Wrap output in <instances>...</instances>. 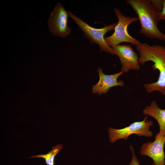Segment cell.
Masks as SVG:
<instances>
[{"instance_id": "obj_1", "label": "cell", "mask_w": 165, "mask_h": 165, "mask_svg": "<svg viewBox=\"0 0 165 165\" xmlns=\"http://www.w3.org/2000/svg\"><path fill=\"white\" fill-rule=\"evenodd\" d=\"M139 52V64L143 65L147 62L151 61L153 70H158L159 75L157 80L150 83L144 85L148 93L157 91L165 95V47L160 45L151 46L146 42L140 43L136 46Z\"/></svg>"}, {"instance_id": "obj_2", "label": "cell", "mask_w": 165, "mask_h": 165, "mask_svg": "<svg viewBox=\"0 0 165 165\" xmlns=\"http://www.w3.org/2000/svg\"><path fill=\"white\" fill-rule=\"evenodd\" d=\"M138 16L140 21V33L149 38L165 41V34L157 27L159 13L152 5L150 0H127Z\"/></svg>"}, {"instance_id": "obj_3", "label": "cell", "mask_w": 165, "mask_h": 165, "mask_svg": "<svg viewBox=\"0 0 165 165\" xmlns=\"http://www.w3.org/2000/svg\"><path fill=\"white\" fill-rule=\"evenodd\" d=\"M68 16L72 19L83 34V36L93 44H97L100 52H105L115 55L111 47L105 41L104 35L108 31L114 30L117 23H114L101 28L91 27L80 18L77 17L70 11H68Z\"/></svg>"}, {"instance_id": "obj_4", "label": "cell", "mask_w": 165, "mask_h": 165, "mask_svg": "<svg viewBox=\"0 0 165 165\" xmlns=\"http://www.w3.org/2000/svg\"><path fill=\"white\" fill-rule=\"evenodd\" d=\"M114 11L118 18V22L115 27L114 33L105 38L106 43L111 47L123 42L130 43L136 46L140 43V41L131 36L127 30L129 25L138 20V18L125 16L117 8H114Z\"/></svg>"}, {"instance_id": "obj_5", "label": "cell", "mask_w": 165, "mask_h": 165, "mask_svg": "<svg viewBox=\"0 0 165 165\" xmlns=\"http://www.w3.org/2000/svg\"><path fill=\"white\" fill-rule=\"evenodd\" d=\"M148 116H147L142 121L134 122L122 129H116L109 127L108 131L110 142L113 143L120 139L126 140L128 137L132 134L140 137H152L153 133L149 129L150 126H153V123L152 121L147 119Z\"/></svg>"}, {"instance_id": "obj_6", "label": "cell", "mask_w": 165, "mask_h": 165, "mask_svg": "<svg viewBox=\"0 0 165 165\" xmlns=\"http://www.w3.org/2000/svg\"><path fill=\"white\" fill-rule=\"evenodd\" d=\"M68 12L60 2H57L50 14L48 25L54 36L64 38L69 35L71 28L68 26Z\"/></svg>"}, {"instance_id": "obj_7", "label": "cell", "mask_w": 165, "mask_h": 165, "mask_svg": "<svg viewBox=\"0 0 165 165\" xmlns=\"http://www.w3.org/2000/svg\"><path fill=\"white\" fill-rule=\"evenodd\" d=\"M165 137L158 132L153 142L148 141L142 145L140 149L141 154L151 158L153 160L152 165H165Z\"/></svg>"}, {"instance_id": "obj_8", "label": "cell", "mask_w": 165, "mask_h": 165, "mask_svg": "<svg viewBox=\"0 0 165 165\" xmlns=\"http://www.w3.org/2000/svg\"><path fill=\"white\" fill-rule=\"evenodd\" d=\"M111 47L115 55L119 58L122 66L121 71L127 73L130 70H140L138 55L130 45L119 44Z\"/></svg>"}, {"instance_id": "obj_9", "label": "cell", "mask_w": 165, "mask_h": 165, "mask_svg": "<svg viewBox=\"0 0 165 165\" xmlns=\"http://www.w3.org/2000/svg\"><path fill=\"white\" fill-rule=\"evenodd\" d=\"M97 72L99 79L98 82L93 86L92 93L94 94L101 95L107 93L110 89L117 86H124V84L122 80H118V78L123 73L120 72L114 74L108 75L104 73L102 69L99 68Z\"/></svg>"}, {"instance_id": "obj_10", "label": "cell", "mask_w": 165, "mask_h": 165, "mask_svg": "<svg viewBox=\"0 0 165 165\" xmlns=\"http://www.w3.org/2000/svg\"><path fill=\"white\" fill-rule=\"evenodd\" d=\"M143 113L153 117L157 121L160 127L159 132L165 137V109L160 108L157 102L153 100L149 105L144 108Z\"/></svg>"}, {"instance_id": "obj_11", "label": "cell", "mask_w": 165, "mask_h": 165, "mask_svg": "<svg viewBox=\"0 0 165 165\" xmlns=\"http://www.w3.org/2000/svg\"><path fill=\"white\" fill-rule=\"evenodd\" d=\"M62 148V145L57 144L55 146H53L52 150L46 154L33 156L28 157V158H42L45 160L46 163L47 165H54L55 157L56 155L60 152Z\"/></svg>"}, {"instance_id": "obj_12", "label": "cell", "mask_w": 165, "mask_h": 165, "mask_svg": "<svg viewBox=\"0 0 165 165\" xmlns=\"http://www.w3.org/2000/svg\"><path fill=\"white\" fill-rule=\"evenodd\" d=\"M150 1L156 10L159 13H160L163 7V0H150Z\"/></svg>"}, {"instance_id": "obj_13", "label": "cell", "mask_w": 165, "mask_h": 165, "mask_svg": "<svg viewBox=\"0 0 165 165\" xmlns=\"http://www.w3.org/2000/svg\"><path fill=\"white\" fill-rule=\"evenodd\" d=\"M130 148L132 153V159L128 165H140L137 158L135 155L134 148L131 145H130Z\"/></svg>"}, {"instance_id": "obj_14", "label": "cell", "mask_w": 165, "mask_h": 165, "mask_svg": "<svg viewBox=\"0 0 165 165\" xmlns=\"http://www.w3.org/2000/svg\"><path fill=\"white\" fill-rule=\"evenodd\" d=\"M159 20H165V0H163V7L160 13H159Z\"/></svg>"}, {"instance_id": "obj_15", "label": "cell", "mask_w": 165, "mask_h": 165, "mask_svg": "<svg viewBox=\"0 0 165 165\" xmlns=\"http://www.w3.org/2000/svg\"></svg>"}, {"instance_id": "obj_16", "label": "cell", "mask_w": 165, "mask_h": 165, "mask_svg": "<svg viewBox=\"0 0 165 165\" xmlns=\"http://www.w3.org/2000/svg\"></svg>"}]
</instances>
